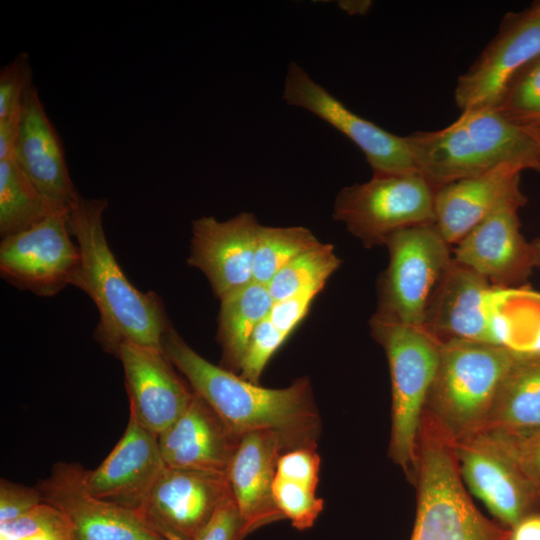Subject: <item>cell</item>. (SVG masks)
Segmentation results:
<instances>
[{
  "mask_svg": "<svg viewBox=\"0 0 540 540\" xmlns=\"http://www.w3.org/2000/svg\"><path fill=\"white\" fill-rule=\"evenodd\" d=\"M167 359L238 437L273 430L289 450L315 447L317 410L309 380L300 378L281 389L265 388L212 364L194 351L168 323L161 340Z\"/></svg>",
  "mask_w": 540,
  "mask_h": 540,
  "instance_id": "obj_1",
  "label": "cell"
},
{
  "mask_svg": "<svg viewBox=\"0 0 540 540\" xmlns=\"http://www.w3.org/2000/svg\"><path fill=\"white\" fill-rule=\"evenodd\" d=\"M105 198H84L66 215L76 238L81 266L74 286L87 293L99 311L95 337L107 352L117 355L122 344L161 349L169 320L154 292H141L127 279L106 240Z\"/></svg>",
  "mask_w": 540,
  "mask_h": 540,
  "instance_id": "obj_2",
  "label": "cell"
},
{
  "mask_svg": "<svg viewBox=\"0 0 540 540\" xmlns=\"http://www.w3.org/2000/svg\"><path fill=\"white\" fill-rule=\"evenodd\" d=\"M405 137L419 173L435 189L504 164L536 170L540 161V140L495 107L465 110L445 128Z\"/></svg>",
  "mask_w": 540,
  "mask_h": 540,
  "instance_id": "obj_3",
  "label": "cell"
},
{
  "mask_svg": "<svg viewBox=\"0 0 540 540\" xmlns=\"http://www.w3.org/2000/svg\"><path fill=\"white\" fill-rule=\"evenodd\" d=\"M417 512L411 540H509L463 486L451 437L424 413L418 436Z\"/></svg>",
  "mask_w": 540,
  "mask_h": 540,
  "instance_id": "obj_4",
  "label": "cell"
},
{
  "mask_svg": "<svg viewBox=\"0 0 540 540\" xmlns=\"http://www.w3.org/2000/svg\"><path fill=\"white\" fill-rule=\"evenodd\" d=\"M518 356L508 348L482 342H441L425 412L452 439L475 434Z\"/></svg>",
  "mask_w": 540,
  "mask_h": 540,
  "instance_id": "obj_5",
  "label": "cell"
},
{
  "mask_svg": "<svg viewBox=\"0 0 540 540\" xmlns=\"http://www.w3.org/2000/svg\"><path fill=\"white\" fill-rule=\"evenodd\" d=\"M373 337L383 346L390 369L392 424L389 452L409 480L416 479L419 430L435 379L441 342L422 327L372 317Z\"/></svg>",
  "mask_w": 540,
  "mask_h": 540,
  "instance_id": "obj_6",
  "label": "cell"
},
{
  "mask_svg": "<svg viewBox=\"0 0 540 540\" xmlns=\"http://www.w3.org/2000/svg\"><path fill=\"white\" fill-rule=\"evenodd\" d=\"M389 263L374 317L423 327L428 306L450 265V244L435 223L399 230L385 241Z\"/></svg>",
  "mask_w": 540,
  "mask_h": 540,
  "instance_id": "obj_7",
  "label": "cell"
},
{
  "mask_svg": "<svg viewBox=\"0 0 540 540\" xmlns=\"http://www.w3.org/2000/svg\"><path fill=\"white\" fill-rule=\"evenodd\" d=\"M512 288L492 285L453 259L425 315L423 327L440 342L461 339L509 348L514 323Z\"/></svg>",
  "mask_w": 540,
  "mask_h": 540,
  "instance_id": "obj_8",
  "label": "cell"
},
{
  "mask_svg": "<svg viewBox=\"0 0 540 540\" xmlns=\"http://www.w3.org/2000/svg\"><path fill=\"white\" fill-rule=\"evenodd\" d=\"M435 191L421 173H373L341 189L333 217L366 247L381 245L399 230L435 223Z\"/></svg>",
  "mask_w": 540,
  "mask_h": 540,
  "instance_id": "obj_9",
  "label": "cell"
},
{
  "mask_svg": "<svg viewBox=\"0 0 540 540\" xmlns=\"http://www.w3.org/2000/svg\"><path fill=\"white\" fill-rule=\"evenodd\" d=\"M71 237L66 215L52 213L29 229L2 238L1 276L39 296H53L75 285L81 254Z\"/></svg>",
  "mask_w": 540,
  "mask_h": 540,
  "instance_id": "obj_10",
  "label": "cell"
},
{
  "mask_svg": "<svg viewBox=\"0 0 540 540\" xmlns=\"http://www.w3.org/2000/svg\"><path fill=\"white\" fill-rule=\"evenodd\" d=\"M526 201L521 189L504 199L456 244L453 259L497 287L525 281L540 265V241L520 231L518 211Z\"/></svg>",
  "mask_w": 540,
  "mask_h": 540,
  "instance_id": "obj_11",
  "label": "cell"
},
{
  "mask_svg": "<svg viewBox=\"0 0 540 540\" xmlns=\"http://www.w3.org/2000/svg\"><path fill=\"white\" fill-rule=\"evenodd\" d=\"M283 100L319 117L351 140L373 173H419L406 137L397 136L346 107L295 62L288 66Z\"/></svg>",
  "mask_w": 540,
  "mask_h": 540,
  "instance_id": "obj_12",
  "label": "cell"
},
{
  "mask_svg": "<svg viewBox=\"0 0 540 540\" xmlns=\"http://www.w3.org/2000/svg\"><path fill=\"white\" fill-rule=\"evenodd\" d=\"M229 492L227 474L166 466L135 512L163 540H194Z\"/></svg>",
  "mask_w": 540,
  "mask_h": 540,
  "instance_id": "obj_13",
  "label": "cell"
},
{
  "mask_svg": "<svg viewBox=\"0 0 540 540\" xmlns=\"http://www.w3.org/2000/svg\"><path fill=\"white\" fill-rule=\"evenodd\" d=\"M540 54V18L527 10L506 15L497 35L459 77L454 98L462 110L496 107L514 76Z\"/></svg>",
  "mask_w": 540,
  "mask_h": 540,
  "instance_id": "obj_14",
  "label": "cell"
},
{
  "mask_svg": "<svg viewBox=\"0 0 540 540\" xmlns=\"http://www.w3.org/2000/svg\"><path fill=\"white\" fill-rule=\"evenodd\" d=\"M451 440L462 480L500 524L512 529L525 516L540 512L515 464L488 437L476 433Z\"/></svg>",
  "mask_w": 540,
  "mask_h": 540,
  "instance_id": "obj_15",
  "label": "cell"
},
{
  "mask_svg": "<svg viewBox=\"0 0 540 540\" xmlns=\"http://www.w3.org/2000/svg\"><path fill=\"white\" fill-rule=\"evenodd\" d=\"M83 472L77 464L60 462L37 487L43 501L69 519L74 540H163L134 510L90 494L83 484Z\"/></svg>",
  "mask_w": 540,
  "mask_h": 540,
  "instance_id": "obj_16",
  "label": "cell"
},
{
  "mask_svg": "<svg viewBox=\"0 0 540 540\" xmlns=\"http://www.w3.org/2000/svg\"><path fill=\"white\" fill-rule=\"evenodd\" d=\"M13 159L52 213L67 215L78 204L81 196L70 177L62 140L34 85L24 97Z\"/></svg>",
  "mask_w": 540,
  "mask_h": 540,
  "instance_id": "obj_17",
  "label": "cell"
},
{
  "mask_svg": "<svg viewBox=\"0 0 540 540\" xmlns=\"http://www.w3.org/2000/svg\"><path fill=\"white\" fill-rule=\"evenodd\" d=\"M165 467L158 436L130 412L122 437L97 468L84 470L83 484L93 496L136 511Z\"/></svg>",
  "mask_w": 540,
  "mask_h": 540,
  "instance_id": "obj_18",
  "label": "cell"
},
{
  "mask_svg": "<svg viewBox=\"0 0 540 540\" xmlns=\"http://www.w3.org/2000/svg\"><path fill=\"white\" fill-rule=\"evenodd\" d=\"M116 356L122 363L130 412L159 436L184 412L194 391L182 382L162 349L125 343Z\"/></svg>",
  "mask_w": 540,
  "mask_h": 540,
  "instance_id": "obj_19",
  "label": "cell"
},
{
  "mask_svg": "<svg viewBox=\"0 0 540 540\" xmlns=\"http://www.w3.org/2000/svg\"><path fill=\"white\" fill-rule=\"evenodd\" d=\"M259 226L255 215L249 212L225 221L213 216L193 221L187 262L205 274L218 298L253 281Z\"/></svg>",
  "mask_w": 540,
  "mask_h": 540,
  "instance_id": "obj_20",
  "label": "cell"
},
{
  "mask_svg": "<svg viewBox=\"0 0 540 540\" xmlns=\"http://www.w3.org/2000/svg\"><path fill=\"white\" fill-rule=\"evenodd\" d=\"M289 450L273 430H256L241 436L227 477L241 518L240 540L260 527L284 519L273 497L279 456Z\"/></svg>",
  "mask_w": 540,
  "mask_h": 540,
  "instance_id": "obj_21",
  "label": "cell"
},
{
  "mask_svg": "<svg viewBox=\"0 0 540 540\" xmlns=\"http://www.w3.org/2000/svg\"><path fill=\"white\" fill-rule=\"evenodd\" d=\"M241 437L194 392L177 420L158 436L168 467L227 474Z\"/></svg>",
  "mask_w": 540,
  "mask_h": 540,
  "instance_id": "obj_22",
  "label": "cell"
},
{
  "mask_svg": "<svg viewBox=\"0 0 540 540\" xmlns=\"http://www.w3.org/2000/svg\"><path fill=\"white\" fill-rule=\"evenodd\" d=\"M523 170L519 165L504 164L436 189L435 225L447 243H459L504 199L519 190Z\"/></svg>",
  "mask_w": 540,
  "mask_h": 540,
  "instance_id": "obj_23",
  "label": "cell"
},
{
  "mask_svg": "<svg viewBox=\"0 0 540 540\" xmlns=\"http://www.w3.org/2000/svg\"><path fill=\"white\" fill-rule=\"evenodd\" d=\"M537 431H540V353L519 354L476 433Z\"/></svg>",
  "mask_w": 540,
  "mask_h": 540,
  "instance_id": "obj_24",
  "label": "cell"
},
{
  "mask_svg": "<svg viewBox=\"0 0 540 540\" xmlns=\"http://www.w3.org/2000/svg\"><path fill=\"white\" fill-rule=\"evenodd\" d=\"M218 341L224 368L237 372L256 327L268 318L274 303L266 285L251 283L220 298Z\"/></svg>",
  "mask_w": 540,
  "mask_h": 540,
  "instance_id": "obj_25",
  "label": "cell"
},
{
  "mask_svg": "<svg viewBox=\"0 0 540 540\" xmlns=\"http://www.w3.org/2000/svg\"><path fill=\"white\" fill-rule=\"evenodd\" d=\"M52 214L48 204L13 158L0 160V234H17Z\"/></svg>",
  "mask_w": 540,
  "mask_h": 540,
  "instance_id": "obj_26",
  "label": "cell"
},
{
  "mask_svg": "<svg viewBox=\"0 0 540 540\" xmlns=\"http://www.w3.org/2000/svg\"><path fill=\"white\" fill-rule=\"evenodd\" d=\"M321 242L307 228L260 224L255 244L253 281L266 285L290 261Z\"/></svg>",
  "mask_w": 540,
  "mask_h": 540,
  "instance_id": "obj_27",
  "label": "cell"
},
{
  "mask_svg": "<svg viewBox=\"0 0 540 540\" xmlns=\"http://www.w3.org/2000/svg\"><path fill=\"white\" fill-rule=\"evenodd\" d=\"M341 264L331 244L320 243L285 265L267 284L274 301L303 291L322 290Z\"/></svg>",
  "mask_w": 540,
  "mask_h": 540,
  "instance_id": "obj_28",
  "label": "cell"
},
{
  "mask_svg": "<svg viewBox=\"0 0 540 540\" xmlns=\"http://www.w3.org/2000/svg\"><path fill=\"white\" fill-rule=\"evenodd\" d=\"M495 108L521 126L540 123V54L514 76Z\"/></svg>",
  "mask_w": 540,
  "mask_h": 540,
  "instance_id": "obj_29",
  "label": "cell"
},
{
  "mask_svg": "<svg viewBox=\"0 0 540 540\" xmlns=\"http://www.w3.org/2000/svg\"><path fill=\"white\" fill-rule=\"evenodd\" d=\"M273 497L283 517L300 531L312 527L324 507V501L316 496V489L276 476Z\"/></svg>",
  "mask_w": 540,
  "mask_h": 540,
  "instance_id": "obj_30",
  "label": "cell"
},
{
  "mask_svg": "<svg viewBox=\"0 0 540 540\" xmlns=\"http://www.w3.org/2000/svg\"><path fill=\"white\" fill-rule=\"evenodd\" d=\"M479 433L488 437L512 460L540 507V431L528 434Z\"/></svg>",
  "mask_w": 540,
  "mask_h": 540,
  "instance_id": "obj_31",
  "label": "cell"
},
{
  "mask_svg": "<svg viewBox=\"0 0 540 540\" xmlns=\"http://www.w3.org/2000/svg\"><path fill=\"white\" fill-rule=\"evenodd\" d=\"M287 335L264 319L254 330L243 355L239 376L259 384L262 372L273 354L287 339Z\"/></svg>",
  "mask_w": 540,
  "mask_h": 540,
  "instance_id": "obj_32",
  "label": "cell"
},
{
  "mask_svg": "<svg viewBox=\"0 0 540 540\" xmlns=\"http://www.w3.org/2000/svg\"><path fill=\"white\" fill-rule=\"evenodd\" d=\"M73 531L66 515L43 501L23 516L0 524V539L23 540L42 532Z\"/></svg>",
  "mask_w": 540,
  "mask_h": 540,
  "instance_id": "obj_33",
  "label": "cell"
},
{
  "mask_svg": "<svg viewBox=\"0 0 540 540\" xmlns=\"http://www.w3.org/2000/svg\"><path fill=\"white\" fill-rule=\"evenodd\" d=\"M32 85L29 57L22 52L0 72V119L22 108L24 97Z\"/></svg>",
  "mask_w": 540,
  "mask_h": 540,
  "instance_id": "obj_34",
  "label": "cell"
},
{
  "mask_svg": "<svg viewBox=\"0 0 540 540\" xmlns=\"http://www.w3.org/2000/svg\"><path fill=\"white\" fill-rule=\"evenodd\" d=\"M320 458L315 447H299L283 452L277 461L276 477L317 489Z\"/></svg>",
  "mask_w": 540,
  "mask_h": 540,
  "instance_id": "obj_35",
  "label": "cell"
},
{
  "mask_svg": "<svg viewBox=\"0 0 540 540\" xmlns=\"http://www.w3.org/2000/svg\"><path fill=\"white\" fill-rule=\"evenodd\" d=\"M43 502L40 490L6 479L0 481V524L11 522Z\"/></svg>",
  "mask_w": 540,
  "mask_h": 540,
  "instance_id": "obj_36",
  "label": "cell"
},
{
  "mask_svg": "<svg viewBox=\"0 0 540 540\" xmlns=\"http://www.w3.org/2000/svg\"><path fill=\"white\" fill-rule=\"evenodd\" d=\"M241 518L230 492L194 540H240Z\"/></svg>",
  "mask_w": 540,
  "mask_h": 540,
  "instance_id": "obj_37",
  "label": "cell"
},
{
  "mask_svg": "<svg viewBox=\"0 0 540 540\" xmlns=\"http://www.w3.org/2000/svg\"><path fill=\"white\" fill-rule=\"evenodd\" d=\"M320 291L307 290L283 300L274 301L268 316L270 322L289 336L307 315L314 298Z\"/></svg>",
  "mask_w": 540,
  "mask_h": 540,
  "instance_id": "obj_38",
  "label": "cell"
},
{
  "mask_svg": "<svg viewBox=\"0 0 540 540\" xmlns=\"http://www.w3.org/2000/svg\"><path fill=\"white\" fill-rule=\"evenodd\" d=\"M22 108L0 119V160L13 158Z\"/></svg>",
  "mask_w": 540,
  "mask_h": 540,
  "instance_id": "obj_39",
  "label": "cell"
},
{
  "mask_svg": "<svg viewBox=\"0 0 540 540\" xmlns=\"http://www.w3.org/2000/svg\"><path fill=\"white\" fill-rule=\"evenodd\" d=\"M509 540H540V512L525 516L511 529Z\"/></svg>",
  "mask_w": 540,
  "mask_h": 540,
  "instance_id": "obj_40",
  "label": "cell"
},
{
  "mask_svg": "<svg viewBox=\"0 0 540 540\" xmlns=\"http://www.w3.org/2000/svg\"><path fill=\"white\" fill-rule=\"evenodd\" d=\"M23 540H74L73 531L67 532H42Z\"/></svg>",
  "mask_w": 540,
  "mask_h": 540,
  "instance_id": "obj_41",
  "label": "cell"
},
{
  "mask_svg": "<svg viewBox=\"0 0 540 540\" xmlns=\"http://www.w3.org/2000/svg\"><path fill=\"white\" fill-rule=\"evenodd\" d=\"M527 11L534 17L540 18V1L534 3Z\"/></svg>",
  "mask_w": 540,
  "mask_h": 540,
  "instance_id": "obj_42",
  "label": "cell"
},
{
  "mask_svg": "<svg viewBox=\"0 0 540 540\" xmlns=\"http://www.w3.org/2000/svg\"><path fill=\"white\" fill-rule=\"evenodd\" d=\"M528 128L534 133V135L540 140V123L528 126Z\"/></svg>",
  "mask_w": 540,
  "mask_h": 540,
  "instance_id": "obj_43",
  "label": "cell"
},
{
  "mask_svg": "<svg viewBox=\"0 0 540 540\" xmlns=\"http://www.w3.org/2000/svg\"><path fill=\"white\" fill-rule=\"evenodd\" d=\"M536 171H538L540 173V161H539V165H538Z\"/></svg>",
  "mask_w": 540,
  "mask_h": 540,
  "instance_id": "obj_44",
  "label": "cell"
},
{
  "mask_svg": "<svg viewBox=\"0 0 540 540\" xmlns=\"http://www.w3.org/2000/svg\"><path fill=\"white\" fill-rule=\"evenodd\" d=\"M0 540H8V539H0Z\"/></svg>",
  "mask_w": 540,
  "mask_h": 540,
  "instance_id": "obj_45",
  "label": "cell"
}]
</instances>
